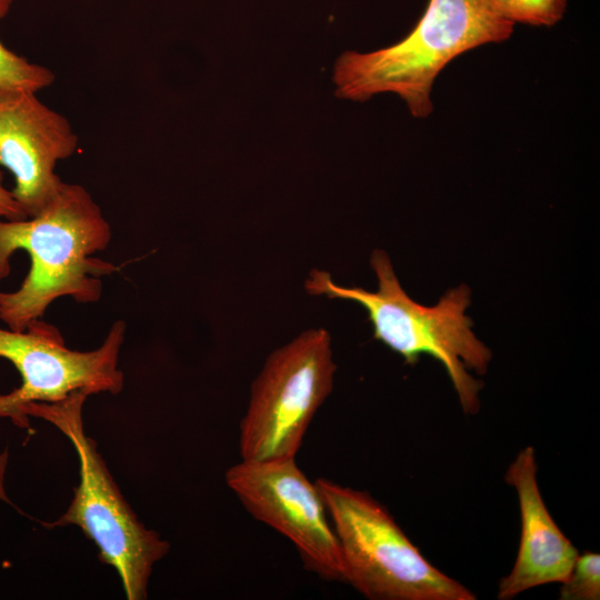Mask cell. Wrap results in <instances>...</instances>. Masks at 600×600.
Here are the masks:
<instances>
[{
    "instance_id": "6da1fadb",
    "label": "cell",
    "mask_w": 600,
    "mask_h": 600,
    "mask_svg": "<svg viewBox=\"0 0 600 600\" xmlns=\"http://www.w3.org/2000/svg\"><path fill=\"white\" fill-rule=\"evenodd\" d=\"M111 234L89 191L64 181L39 213L0 220V280L10 274V259L18 250L30 259L20 287L0 290V321L12 330H24L59 298L97 302L102 294L100 278L118 270L93 257L108 247Z\"/></svg>"
},
{
    "instance_id": "7a4b0ae2",
    "label": "cell",
    "mask_w": 600,
    "mask_h": 600,
    "mask_svg": "<svg viewBox=\"0 0 600 600\" xmlns=\"http://www.w3.org/2000/svg\"><path fill=\"white\" fill-rule=\"evenodd\" d=\"M513 27L491 0H429L420 20L400 41L371 52L346 51L338 58L336 94L363 102L379 93H394L414 118H428L439 73L470 50L507 41Z\"/></svg>"
},
{
    "instance_id": "3957f363",
    "label": "cell",
    "mask_w": 600,
    "mask_h": 600,
    "mask_svg": "<svg viewBox=\"0 0 600 600\" xmlns=\"http://www.w3.org/2000/svg\"><path fill=\"white\" fill-rule=\"evenodd\" d=\"M371 266L378 278L374 292L359 287H343L329 272L311 271L306 281L310 294H323L359 303L373 327L374 339L399 353L406 363L414 364L420 356L437 359L446 369L466 413L480 408L481 382L468 369L484 373L491 351L473 333L466 314L470 290L461 284L446 292L433 307L413 301L402 289L388 254L376 250Z\"/></svg>"
},
{
    "instance_id": "277c9868",
    "label": "cell",
    "mask_w": 600,
    "mask_h": 600,
    "mask_svg": "<svg viewBox=\"0 0 600 600\" xmlns=\"http://www.w3.org/2000/svg\"><path fill=\"white\" fill-rule=\"evenodd\" d=\"M91 393L77 390L57 402H30L21 414L47 420L73 444L79 458L80 482L67 511L48 528L77 526L96 543L101 562L114 568L129 600L148 598L153 564L169 551L170 544L147 529L126 501L96 442L83 430L82 407Z\"/></svg>"
},
{
    "instance_id": "5b68a950",
    "label": "cell",
    "mask_w": 600,
    "mask_h": 600,
    "mask_svg": "<svg viewBox=\"0 0 600 600\" xmlns=\"http://www.w3.org/2000/svg\"><path fill=\"white\" fill-rule=\"evenodd\" d=\"M316 484L332 523L344 582L371 600H474L467 587L432 566L368 492L328 479Z\"/></svg>"
},
{
    "instance_id": "8992f818",
    "label": "cell",
    "mask_w": 600,
    "mask_h": 600,
    "mask_svg": "<svg viewBox=\"0 0 600 600\" xmlns=\"http://www.w3.org/2000/svg\"><path fill=\"white\" fill-rule=\"evenodd\" d=\"M336 364L327 330L310 329L273 351L254 380L240 423L246 461L292 459L333 387Z\"/></svg>"
},
{
    "instance_id": "52a82bcc",
    "label": "cell",
    "mask_w": 600,
    "mask_h": 600,
    "mask_svg": "<svg viewBox=\"0 0 600 600\" xmlns=\"http://www.w3.org/2000/svg\"><path fill=\"white\" fill-rule=\"evenodd\" d=\"M124 334V321L117 320L101 346L78 351L42 318L24 330L0 327V417L29 428L21 410L30 402H57L77 390L120 393L124 377L118 361Z\"/></svg>"
},
{
    "instance_id": "ba28073f",
    "label": "cell",
    "mask_w": 600,
    "mask_h": 600,
    "mask_svg": "<svg viewBox=\"0 0 600 600\" xmlns=\"http://www.w3.org/2000/svg\"><path fill=\"white\" fill-rule=\"evenodd\" d=\"M226 482L247 511L287 537L307 570L344 581L339 543L324 501L294 458L241 460L226 472Z\"/></svg>"
},
{
    "instance_id": "9c48e42d",
    "label": "cell",
    "mask_w": 600,
    "mask_h": 600,
    "mask_svg": "<svg viewBox=\"0 0 600 600\" xmlns=\"http://www.w3.org/2000/svg\"><path fill=\"white\" fill-rule=\"evenodd\" d=\"M37 92L0 87V166L14 178L11 190L28 217L39 213L62 183L54 169L78 149L68 119Z\"/></svg>"
},
{
    "instance_id": "30bf717a",
    "label": "cell",
    "mask_w": 600,
    "mask_h": 600,
    "mask_svg": "<svg viewBox=\"0 0 600 600\" xmlns=\"http://www.w3.org/2000/svg\"><path fill=\"white\" fill-rule=\"evenodd\" d=\"M534 448L528 446L517 454L504 476L518 496L521 536L514 564L499 582V600L512 599L542 584L563 582L579 554L549 513L540 494Z\"/></svg>"
},
{
    "instance_id": "8fae6325",
    "label": "cell",
    "mask_w": 600,
    "mask_h": 600,
    "mask_svg": "<svg viewBox=\"0 0 600 600\" xmlns=\"http://www.w3.org/2000/svg\"><path fill=\"white\" fill-rule=\"evenodd\" d=\"M13 0H0V19L9 11ZM54 73L40 64L29 62L0 42V87L38 92L50 87Z\"/></svg>"
},
{
    "instance_id": "7c38bea8",
    "label": "cell",
    "mask_w": 600,
    "mask_h": 600,
    "mask_svg": "<svg viewBox=\"0 0 600 600\" xmlns=\"http://www.w3.org/2000/svg\"><path fill=\"white\" fill-rule=\"evenodd\" d=\"M498 13L511 23L552 27L562 20L568 0H491Z\"/></svg>"
},
{
    "instance_id": "4fadbf2b",
    "label": "cell",
    "mask_w": 600,
    "mask_h": 600,
    "mask_svg": "<svg viewBox=\"0 0 600 600\" xmlns=\"http://www.w3.org/2000/svg\"><path fill=\"white\" fill-rule=\"evenodd\" d=\"M561 584V600H599L600 556L594 552L578 554L569 576Z\"/></svg>"
},
{
    "instance_id": "5bb4252c",
    "label": "cell",
    "mask_w": 600,
    "mask_h": 600,
    "mask_svg": "<svg viewBox=\"0 0 600 600\" xmlns=\"http://www.w3.org/2000/svg\"><path fill=\"white\" fill-rule=\"evenodd\" d=\"M27 217L12 191L3 186L2 172L0 171V220H19Z\"/></svg>"
}]
</instances>
